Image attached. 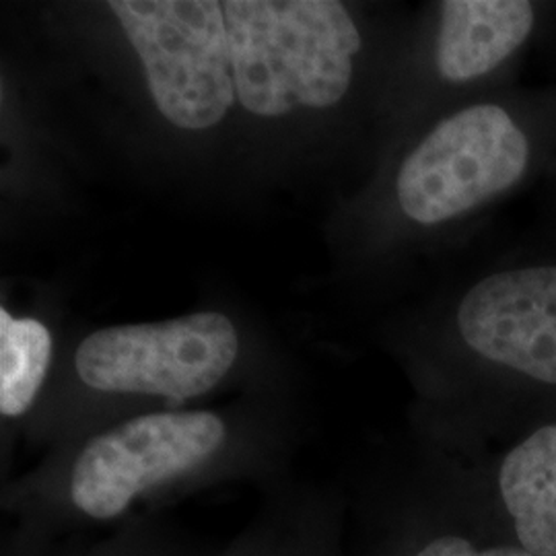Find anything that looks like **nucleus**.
<instances>
[{
	"label": "nucleus",
	"instance_id": "11",
	"mask_svg": "<svg viewBox=\"0 0 556 556\" xmlns=\"http://www.w3.org/2000/svg\"><path fill=\"white\" fill-rule=\"evenodd\" d=\"M478 556H536L521 548L511 538L505 540H484Z\"/></svg>",
	"mask_w": 556,
	"mask_h": 556
},
{
	"label": "nucleus",
	"instance_id": "9",
	"mask_svg": "<svg viewBox=\"0 0 556 556\" xmlns=\"http://www.w3.org/2000/svg\"><path fill=\"white\" fill-rule=\"evenodd\" d=\"M52 358V337L36 319L13 318L0 309V413L25 415L40 394Z\"/></svg>",
	"mask_w": 556,
	"mask_h": 556
},
{
	"label": "nucleus",
	"instance_id": "3",
	"mask_svg": "<svg viewBox=\"0 0 556 556\" xmlns=\"http://www.w3.org/2000/svg\"><path fill=\"white\" fill-rule=\"evenodd\" d=\"M137 50L161 114L184 130H204L236 101L229 34L217 0H112Z\"/></svg>",
	"mask_w": 556,
	"mask_h": 556
},
{
	"label": "nucleus",
	"instance_id": "6",
	"mask_svg": "<svg viewBox=\"0 0 556 556\" xmlns=\"http://www.w3.org/2000/svg\"><path fill=\"white\" fill-rule=\"evenodd\" d=\"M457 330L478 357L556 388V266L482 278L457 307Z\"/></svg>",
	"mask_w": 556,
	"mask_h": 556
},
{
	"label": "nucleus",
	"instance_id": "10",
	"mask_svg": "<svg viewBox=\"0 0 556 556\" xmlns=\"http://www.w3.org/2000/svg\"><path fill=\"white\" fill-rule=\"evenodd\" d=\"M484 540L459 530H441L422 538L406 556H478Z\"/></svg>",
	"mask_w": 556,
	"mask_h": 556
},
{
	"label": "nucleus",
	"instance_id": "8",
	"mask_svg": "<svg viewBox=\"0 0 556 556\" xmlns=\"http://www.w3.org/2000/svg\"><path fill=\"white\" fill-rule=\"evenodd\" d=\"M497 495L509 538L536 556H556V422L516 443L498 466Z\"/></svg>",
	"mask_w": 556,
	"mask_h": 556
},
{
	"label": "nucleus",
	"instance_id": "2",
	"mask_svg": "<svg viewBox=\"0 0 556 556\" xmlns=\"http://www.w3.org/2000/svg\"><path fill=\"white\" fill-rule=\"evenodd\" d=\"M227 443L225 420L211 410H169L124 420L89 439L66 480V511L116 521L140 501L192 477Z\"/></svg>",
	"mask_w": 556,
	"mask_h": 556
},
{
	"label": "nucleus",
	"instance_id": "7",
	"mask_svg": "<svg viewBox=\"0 0 556 556\" xmlns=\"http://www.w3.org/2000/svg\"><path fill=\"white\" fill-rule=\"evenodd\" d=\"M439 75L452 83L480 79L530 38L536 9L528 0H445L439 4Z\"/></svg>",
	"mask_w": 556,
	"mask_h": 556
},
{
	"label": "nucleus",
	"instance_id": "4",
	"mask_svg": "<svg viewBox=\"0 0 556 556\" xmlns=\"http://www.w3.org/2000/svg\"><path fill=\"white\" fill-rule=\"evenodd\" d=\"M530 163V140L507 110L470 105L443 119L406 157L397 202L420 225L456 219L514 188Z\"/></svg>",
	"mask_w": 556,
	"mask_h": 556
},
{
	"label": "nucleus",
	"instance_id": "5",
	"mask_svg": "<svg viewBox=\"0 0 556 556\" xmlns=\"http://www.w3.org/2000/svg\"><path fill=\"white\" fill-rule=\"evenodd\" d=\"M238 355L233 324L204 312L93 332L80 342L75 369L80 381L98 392L181 402L217 388Z\"/></svg>",
	"mask_w": 556,
	"mask_h": 556
},
{
	"label": "nucleus",
	"instance_id": "1",
	"mask_svg": "<svg viewBox=\"0 0 556 556\" xmlns=\"http://www.w3.org/2000/svg\"><path fill=\"white\" fill-rule=\"evenodd\" d=\"M223 13L241 105L264 118L344 98L357 25L337 0H227Z\"/></svg>",
	"mask_w": 556,
	"mask_h": 556
}]
</instances>
